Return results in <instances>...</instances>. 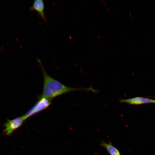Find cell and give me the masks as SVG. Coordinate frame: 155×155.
I'll return each instance as SVG.
<instances>
[{"label":"cell","instance_id":"obj_9","mask_svg":"<svg viewBox=\"0 0 155 155\" xmlns=\"http://www.w3.org/2000/svg\"><path fill=\"white\" fill-rule=\"evenodd\" d=\"M5 53H6L7 54H8L7 53V51H5Z\"/></svg>","mask_w":155,"mask_h":155},{"label":"cell","instance_id":"obj_5","mask_svg":"<svg viewBox=\"0 0 155 155\" xmlns=\"http://www.w3.org/2000/svg\"><path fill=\"white\" fill-rule=\"evenodd\" d=\"M119 101L131 104H140L149 103H155V100L142 97H136L127 99H121Z\"/></svg>","mask_w":155,"mask_h":155},{"label":"cell","instance_id":"obj_7","mask_svg":"<svg viewBox=\"0 0 155 155\" xmlns=\"http://www.w3.org/2000/svg\"><path fill=\"white\" fill-rule=\"evenodd\" d=\"M1 47L3 49H4V47H3L2 46H1Z\"/></svg>","mask_w":155,"mask_h":155},{"label":"cell","instance_id":"obj_4","mask_svg":"<svg viewBox=\"0 0 155 155\" xmlns=\"http://www.w3.org/2000/svg\"><path fill=\"white\" fill-rule=\"evenodd\" d=\"M45 5L43 0H34L32 5L29 10L30 11H36L38 13L39 16L44 21H46V16L44 12Z\"/></svg>","mask_w":155,"mask_h":155},{"label":"cell","instance_id":"obj_1","mask_svg":"<svg viewBox=\"0 0 155 155\" xmlns=\"http://www.w3.org/2000/svg\"><path fill=\"white\" fill-rule=\"evenodd\" d=\"M37 61L42 70L43 78V86L42 93L40 96L52 99L53 98L72 91L84 90L91 91L94 93L99 92L91 86L89 88H72L67 86L54 79L46 72L40 59Z\"/></svg>","mask_w":155,"mask_h":155},{"label":"cell","instance_id":"obj_3","mask_svg":"<svg viewBox=\"0 0 155 155\" xmlns=\"http://www.w3.org/2000/svg\"><path fill=\"white\" fill-rule=\"evenodd\" d=\"M26 120L23 115L12 120L7 119L4 124L3 134L7 136L11 135L22 125Z\"/></svg>","mask_w":155,"mask_h":155},{"label":"cell","instance_id":"obj_6","mask_svg":"<svg viewBox=\"0 0 155 155\" xmlns=\"http://www.w3.org/2000/svg\"><path fill=\"white\" fill-rule=\"evenodd\" d=\"M99 145L105 149L110 155H121L119 150L113 146L110 142L107 143L102 141L100 143Z\"/></svg>","mask_w":155,"mask_h":155},{"label":"cell","instance_id":"obj_2","mask_svg":"<svg viewBox=\"0 0 155 155\" xmlns=\"http://www.w3.org/2000/svg\"><path fill=\"white\" fill-rule=\"evenodd\" d=\"M51 101L52 99L39 96L35 104L23 115L25 119L47 108L51 105Z\"/></svg>","mask_w":155,"mask_h":155},{"label":"cell","instance_id":"obj_8","mask_svg":"<svg viewBox=\"0 0 155 155\" xmlns=\"http://www.w3.org/2000/svg\"><path fill=\"white\" fill-rule=\"evenodd\" d=\"M0 51L2 53L3 52H2V50H1V49H0Z\"/></svg>","mask_w":155,"mask_h":155}]
</instances>
